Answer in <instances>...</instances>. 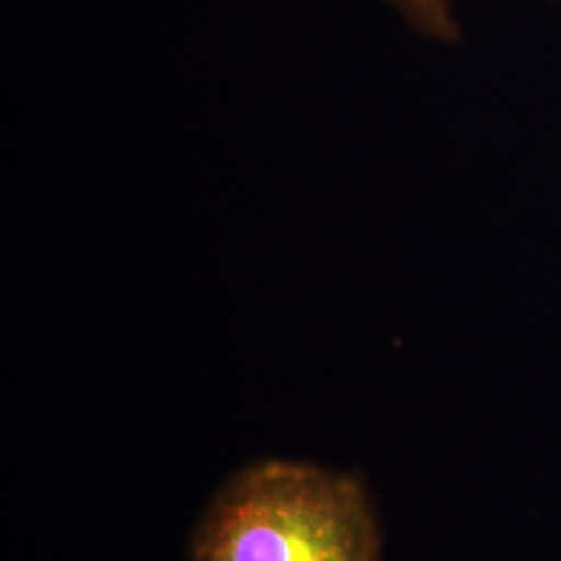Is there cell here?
Instances as JSON below:
<instances>
[{
  "label": "cell",
  "instance_id": "cell-1",
  "mask_svg": "<svg viewBox=\"0 0 561 561\" xmlns=\"http://www.w3.org/2000/svg\"><path fill=\"white\" fill-rule=\"evenodd\" d=\"M381 533L356 477L261 461L225 482L192 539L194 561H379Z\"/></svg>",
  "mask_w": 561,
  "mask_h": 561
},
{
  "label": "cell",
  "instance_id": "cell-2",
  "mask_svg": "<svg viewBox=\"0 0 561 561\" xmlns=\"http://www.w3.org/2000/svg\"><path fill=\"white\" fill-rule=\"evenodd\" d=\"M410 30L426 41L460 44L461 23L456 18L454 0H387Z\"/></svg>",
  "mask_w": 561,
  "mask_h": 561
}]
</instances>
